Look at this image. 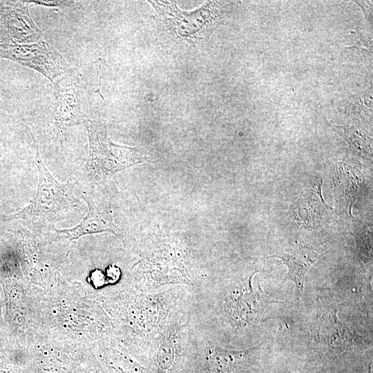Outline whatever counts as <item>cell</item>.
<instances>
[{
	"instance_id": "7a4b0ae2",
	"label": "cell",
	"mask_w": 373,
	"mask_h": 373,
	"mask_svg": "<svg viewBox=\"0 0 373 373\" xmlns=\"http://www.w3.org/2000/svg\"><path fill=\"white\" fill-rule=\"evenodd\" d=\"M83 123L87 130L89 142L85 169L91 177L108 178L147 160L141 149L113 142L108 137L104 124L88 119H84Z\"/></svg>"
},
{
	"instance_id": "ba28073f",
	"label": "cell",
	"mask_w": 373,
	"mask_h": 373,
	"mask_svg": "<svg viewBox=\"0 0 373 373\" xmlns=\"http://www.w3.org/2000/svg\"><path fill=\"white\" fill-rule=\"evenodd\" d=\"M318 324L321 338L331 346L347 347L358 341V335L338 320L336 310L323 313Z\"/></svg>"
},
{
	"instance_id": "9c48e42d",
	"label": "cell",
	"mask_w": 373,
	"mask_h": 373,
	"mask_svg": "<svg viewBox=\"0 0 373 373\" xmlns=\"http://www.w3.org/2000/svg\"><path fill=\"white\" fill-rule=\"evenodd\" d=\"M333 131L343 137L361 154L370 155V138L354 126H332Z\"/></svg>"
},
{
	"instance_id": "8fae6325",
	"label": "cell",
	"mask_w": 373,
	"mask_h": 373,
	"mask_svg": "<svg viewBox=\"0 0 373 373\" xmlns=\"http://www.w3.org/2000/svg\"><path fill=\"white\" fill-rule=\"evenodd\" d=\"M26 2L35 3L36 4H40L46 6L51 7H64L74 5V1H28Z\"/></svg>"
},
{
	"instance_id": "52a82bcc",
	"label": "cell",
	"mask_w": 373,
	"mask_h": 373,
	"mask_svg": "<svg viewBox=\"0 0 373 373\" xmlns=\"http://www.w3.org/2000/svg\"><path fill=\"white\" fill-rule=\"evenodd\" d=\"M52 108L55 119L64 125H72L81 119L80 101L75 88L64 84L55 88Z\"/></svg>"
},
{
	"instance_id": "5b68a950",
	"label": "cell",
	"mask_w": 373,
	"mask_h": 373,
	"mask_svg": "<svg viewBox=\"0 0 373 373\" xmlns=\"http://www.w3.org/2000/svg\"><path fill=\"white\" fill-rule=\"evenodd\" d=\"M82 198L88 206V213L84 219L72 228L55 231L59 233L65 234L69 242L84 235L102 231H112L116 233L117 230L110 211L94 197L86 194Z\"/></svg>"
},
{
	"instance_id": "30bf717a",
	"label": "cell",
	"mask_w": 373,
	"mask_h": 373,
	"mask_svg": "<svg viewBox=\"0 0 373 373\" xmlns=\"http://www.w3.org/2000/svg\"><path fill=\"white\" fill-rule=\"evenodd\" d=\"M237 352L227 350H215L211 358V368L213 373H229L238 361Z\"/></svg>"
},
{
	"instance_id": "7c38bea8",
	"label": "cell",
	"mask_w": 373,
	"mask_h": 373,
	"mask_svg": "<svg viewBox=\"0 0 373 373\" xmlns=\"http://www.w3.org/2000/svg\"><path fill=\"white\" fill-rule=\"evenodd\" d=\"M360 6L365 13V18L367 21L372 22V1H355Z\"/></svg>"
},
{
	"instance_id": "8992f818",
	"label": "cell",
	"mask_w": 373,
	"mask_h": 373,
	"mask_svg": "<svg viewBox=\"0 0 373 373\" xmlns=\"http://www.w3.org/2000/svg\"><path fill=\"white\" fill-rule=\"evenodd\" d=\"M269 258L281 259L288 268V278L295 283L298 291L303 290L305 276L318 258V253L309 247H299Z\"/></svg>"
},
{
	"instance_id": "6da1fadb",
	"label": "cell",
	"mask_w": 373,
	"mask_h": 373,
	"mask_svg": "<svg viewBox=\"0 0 373 373\" xmlns=\"http://www.w3.org/2000/svg\"><path fill=\"white\" fill-rule=\"evenodd\" d=\"M34 140L32 147L39 172L37 189L34 199L19 212L9 218L23 219L40 224H55L68 219L79 206V201L73 194L74 184L61 183L45 166Z\"/></svg>"
},
{
	"instance_id": "3957f363",
	"label": "cell",
	"mask_w": 373,
	"mask_h": 373,
	"mask_svg": "<svg viewBox=\"0 0 373 373\" xmlns=\"http://www.w3.org/2000/svg\"><path fill=\"white\" fill-rule=\"evenodd\" d=\"M155 8L160 20L165 22L169 30L185 39H198L211 28L222 15L221 3L207 2L193 12H184L173 2L149 1Z\"/></svg>"
},
{
	"instance_id": "277c9868",
	"label": "cell",
	"mask_w": 373,
	"mask_h": 373,
	"mask_svg": "<svg viewBox=\"0 0 373 373\" xmlns=\"http://www.w3.org/2000/svg\"><path fill=\"white\" fill-rule=\"evenodd\" d=\"M0 56L34 68L51 81L68 68L61 55L44 41L29 45L0 44Z\"/></svg>"
},
{
	"instance_id": "4fadbf2b",
	"label": "cell",
	"mask_w": 373,
	"mask_h": 373,
	"mask_svg": "<svg viewBox=\"0 0 373 373\" xmlns=\"http://www.w3.org/2000/svg\"><path fill=\"white\" fill-rule=\"evenodd\" d=\"M1 365H2V363H1V360H0V368H1Z\"/></svg>"
}]
</instances>
